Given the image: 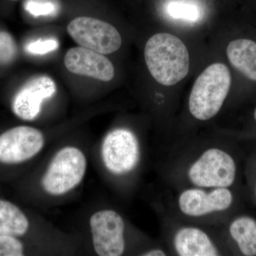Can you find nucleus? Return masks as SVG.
<instances>
[{
    "label": "nucleus",
    "mask_w": 256,
    "mask_h": 256,
    "mask_svg": "<svg viewBox=\"0 0 256 256\" xmlns=\"http://www.w3.org/2000/svg\"><path fill=\"white\" fill-rule=\"evenodd\" d=\"M171 146L159 165L160 176L170 190L188 186L238 190L240 158L235 144L212 140Z\"/></svg>",
    "instance_id": "nucleus-1"
},
{
    "label": "nucleus",
    "mask_w": 256,
    "mask_h": 256,
    "mask_svg": "<svg viewBox=\"0 0 256 256\" xmlns=\"http://www.w3.org/2000/svg\"><path fill=\"white\" fill-rule=\"evenodd\" d=\"M160 206L185 222L220 227L236 214L238 190L229 188L188 186L171 190Z\"/></svg>",
    "instance_id": "nucleus-2"
},
{
    "label": "nucleus",
    "mask_w": 256,
    "mask_h": 256,
    "mask_svg": "<svg viewBox=\"0 0 256 256\" xmlns=\"http://www.w3.org/2000/svg\"><path fill=\"white\" fill-rule=\"evenodd\" d=\"M163 244L170 256H229L220 229L190 223L178 218L158 205Z\"/></svg>",
    "instance_id": "nucleus-3"
},
{
    "label": "nucleus",
    "mask_w": 256,
    "mask_h": 256,
    "mask_svg": "<svg viewBox=\"0 0 256 256\" xmlns=\"http://www.w3.org/2000/svg\"><path fill=\"white\" fill-rule=\"evenodd\" d=\"M144 60L153 78L165 86L176 85L190 70L186 45L171 34H156L150 37L144 48Z\"/></svg>",
    "instance_id": "nucleus-4"
},
{
    "label": "nucleus",
    "mask_w": 256,
    "mask_h": 256,
    "mask_svg": "<svg viewBox=\"0 0 256 256\" xmlns=\"http://www.w3.org/2000/svg\"><path fill=\"white\" fill-rule=\"evenodd\" d=\"M232 85L230 70L225 64L216 63L196 78L188 100V110L194 119L208 121L220 112Z\"/></svg>",
    "instance_id": "nucleus-5"
},
{
    "label": "nucleus",
    "mask_w": 256,
    "mask_h": 256,
    "mask_svg": "<svg viewBox=\"0 0 256 256\" xmlns=\"http://www.w3.org/2000/svg\"><path fill=\"white\" fill-rule=\"evenodd\" d=\"M142 154L139 138L128 128H114L106 134L101 146L104 166L118 178L129 176L136 172Z\"/></svg>",
    "instance_id": "nucleus-6"
},
{
    "label": "nucleus",
    "mask_w": 256,
    "mask_h": 256,
    "mask_svg": "<svg viewBox=\"0 0 256 256\" xmlns=\"http://www.w3.org/2000/svg\"><path fill=\"white\" fill-rule=\"evenodd\" d=\"M86 166V158L80 150L75 146H66L50 162L42 178V188L50 194H64L80 183L85 176Z\"/></svg>",
    "instance_id": "nucleus-7"
},
{
    "label": "nucleus",
    "mask_w": 256,
    "mask_h": 256,
    "mask_svg": "<svg viewBox=\"0 0 256 256\" xmlns=\"http://www.w3.org/2000/svg\"><path fill=\"white\" fill-rule=\"evenodd\" d=\"M70 36L80 46L100 53L110 54L122 45L117 28L110 24L89 16L74 18L67 26Z\"/></svg>",
    "instance_id": "nucleus-8"
},
{
    "label": "nucleus",
    "mask_w": 256,
    "mask_h": 256,
    "mask_svg": "<svg viewBox=\"0 0 256 256\" xmlns=\"http://www.w3.org/2000/svg\"><path fill=\"white\" fill-rule=\"evenodd\" d=\"M92 244L98 255L120 256L126 252V224L120 214L112 210L96 212L90 217Z\"/></svg>",
    "instance_id": "nucleus-9"
},
{
    "label": "nucleus",
    "mask_w": 256,
    "mask_h": 256,
    "mask_svg": "<svg viewBox=\"0 0 256 256\" xmlns=\"http://www.w3.org/2000/svg\"><path fill=\"white\" fill-rule=\"evenodd\" d=\"M41 131L30 126H18L0 134V162L18 164L36 156L43 148Z\"/></svg>",
    "instance_id": "nucleus-10"
},
{
    "label": "nucleus",
    "mask_w": 256,
    "mask_h": 256,
    "mask_svg": "<svg viewBox=\"0 0 256 256\" xmlns=\"http://www.w3.org/2000/svg\"><path fill=\"white\" fill-rule=\"evenodd\" d=\"M56 92L53 79L47 76L34 77L16 92L12 101L14 114L24 120H33L42 110L44 101Z\"/></svg>",
    "instance_id": "nucleus-11"
},
{
    "label": "nucleus",
    "mask_w": 256,
    "mask_h": 256,
    "mask_svg": "<svg viewBox=\"0 0 256 256\" xmlns=\"http://www.w3.org/2000/svg\"><path fill=\"white\" fill-rule=\"evenodd\" d=\"M220 232L230 255L256 256V220L245 214H235Z\"/></svg>",
    "instance_id": "nucleus-12"
},
{
    "label": "nucleus",
    "mask_w": 256,
    "mask_h": 256,
    "mask_svg": "<svg viewBox=\"0 0 256 256\" xmlns=\"http://www.w3.org/2000/svg\"><path fill=\"white\" fill-rule=\"evenodd\" d=\"M64 65L70 73L110 82L114 78V68L112 62L105 56L85 48H70L64 56Z\"/></svg>",
    "instance_id": "nucleus-13"
},
{
    "label": "nucleus",
    "mask_w": 256,
    "mask_h": 256,
    "mask_svg": "<svg viewBox=\"0 0 256 256\" xmlns=\"http://www.w3.org/2000/svg\"><path fill=\"white\" fill-rule=\"evenodd\" d=\"M208 0H161L159 8L165 16L185 22L196 23L208 12Z\"/></svg>",
    "instance_id": "nucleus-14"
},
{
    "label": "nucleus",
    "mask_w": 256,
    "mask_h": 256,
    "mask_svg": "<svg viewBox=\"0 0 256 256\" xmlns=\"http://www.w3.org/2000/svg\"><path fill=\"white\" fill-rule=\"evenodd\" d=\"M227 56L230 64L248 78L256 80V43L246 38L229 43Z\"/></svg>",
    "instance_id": "nucleus-15"
},
{
    "label": "nucleus",
    "mask_w": 256,
    "mask_h": 256,
    "mask_svg": "<svg viewBox=\"0 0 256 256\" xmlns=\"http://www.w3.org/2000/svg\"><path fill=\"white\" fill-rule=\"evenodd\" d=\"M28 228V220L24 214L11 202L0 200V236H21Z\"/></svg>",
    "instance_id": "nucleus-16"
},
{
    "label": "nucleus",
    "mask_w": 256,
    "mask_h": 256,
    "mask_svg": "<svg viewBox=\"0 0 256 256\" xmlns=\"http://www.w3.org/2000/svg\"><path fill=\"white\" fill-rule=\"evenodd\" d=\"M18 46L14 38L8 32L0 31V65H8L14 60Z\"/></svg>",
    "instance_id": "nucleus-17"
},
{
    "label": "nucleus",
    "mask_w": 256,
    "mask_h": 256,
    "mask_svg": "<svg viewBox=\"0 0 256 256\" xmlns=\"http://www.w3.org/2000/svg\"><path fill=\"white\" fill-rule=\"evenodd\" d=\"M23 254L22 244L16 236H0V256H22Z\"/></svg>",
    "instance_id": "nucleus-18"
},
{
    "label": "nucleus",
    "mask_w": 256,
    "mask_h": 256,
    "mask_svg": "<svg viewBox=\"0 0 256 256\" xmlns=\"http://www.w3.org/2000/svg\"><path fill=\"white\" fill-rule=\"evenodd\" d=\"M58 47L57 40L54 38L38 40L30 42L26 46L28 53L34 55H44L56 50Z\"/></svg>",
    "instance_id": "nucleus-19"
},
{
    "label": "nucleus",
    "mask_w": 256,
    "mask_h": 256,
    "mask_svg": "<svg viewBox=\"0 0 256 256\" xmlns=\"http://www.w3.org/2000/svg\"><path fill=\"white\" fill-rule=\"evenodd\" d=\"M248 185L252 200L256 203V149L248 158L246 166Z\"/></svg>",
    "instance_id": "nucleus-20"
},
{
    "label": "nucleus",
    "mask_w": 256,
    "mask_h": 256,
    "mask_svg": "<svg viewBox=\"0 0 256 256\" xmlns=\"http://www.w3.org/2000/svg\"><path fill=\"white\" fill-rule=\"evenodd\" d=\"M26 10L30 14L34 16H46L54 12L55 8L50 3L37 2H30L26 5Z\"/></svg>",
    "instance_id": "nucleus-21"
},
{
    "label": "nucleus",
    "mask_w": 256,
    "mask_h": 256,
    "mask_svg": "<svg viewBox=\"0 0 256 256\" xmlns=\"http://www.w3.org/2000/svg\"><path fill=\"white\" fill-rule=\"evenodd\" d=\"M254 120H255L256 122V107L255 110H254Z\"/></svg>",
    "instance_id": "nucleus-22"
},
{
    "label": "nucleus",
    "mask_w": 256,
    "mask_h": 256,
    "mask_svg": "<svg viewBox=\"0 0 256 256\" xmlns=\"http://www.w3.org/2000/svg\"><path fill=\"white\" fill-rule=\"evenodd\" d=\"M12 1H16V0H12Z\"/></svg>",
    "instance_id": "nucleus-23"
}]
</instances>
